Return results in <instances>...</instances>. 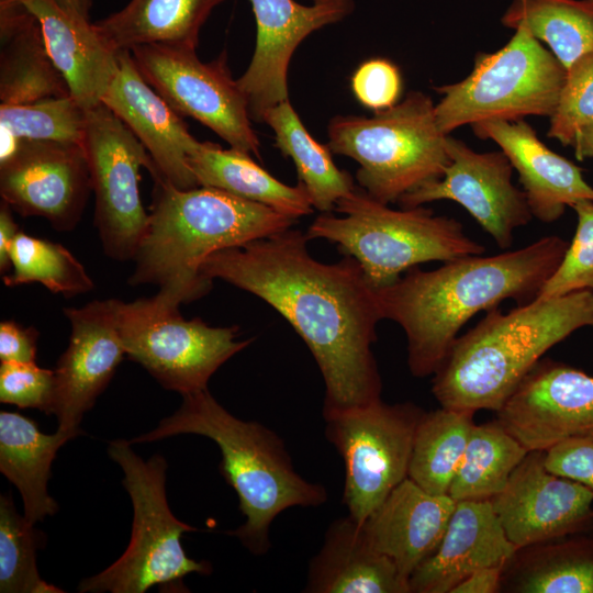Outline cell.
Masks as SVG:
<instances>
[{"instance_id":"cell-4","label":"cell","mask_w":593,"mask_h":593,"mask_svg":"<svg viewBox=\"0 0 593 593\" xmlns=\"http://www.w3.org/2000/svg\"><path fill=\"white\" fill-rule=\"evenodd\" d=\"M593 327V291L535 299L507 313L499 307L458 336L433 374L440 406L497 412L555 345Z\"/></svg>"},{"instance_id":"cell-43","label":"cell","mask_w":593,"mask_h":593,"mask_svg":"<svg viewBox=\"0 0 593 593\" xmlns=\"http://www.w3.org/2000/svg\"><path fill=\"white\" fill-rule=\"evenodd\" d=\"M38 332L34 327H23L14 321L0 324L1 362H34Z\"/></svg>"},{"instance_id":"cell-3","label":"cell","mask_w":593,"mask_h":593,"mask_svg":"<svg viewBox=\"0 0 593 593\" xmlns=\"http://www.w3.org/2000/svg\"><path fill=\"white\" fill-rule=\"evenodd\" d=\"M294 223L293 217L224 190H180L155 182L148 226L128 282L157 284L158 296L180 306L211 289L212 280L201 272L210 255L283 232Z\"/></svg>"},{"instance_id":"cell-16","label":"cell","mask_w":593,"mask_h":593,"mask_svg":"<svg viewBox=\"0 0 593 593\" xmlns=\"http://www.w3.org/2000/svg\"><path fill=\"white\" fill-rule=\"evenodd\" d=\"M91 181L80 144L21 139L18 150L0 164V194L23 216L46 219L70 231L81 219Z\"/></svg>"},{"instance_id":"cell-39","label":"cell","mask_w":593,"mask_h":593,"mask_svg":"<svg viewBox=\"0 0 593 593\" xmlns=\"http://www.w3.org/2000/svg\"><path fill=\"white\" fill-rule=\"evenodd\" d=\"M593 125V54L575 60L568 69L547 135L573 146L577 135Z\"/></svg>"},{"instance_id":"cell-12","label":"cell","mask_w":593,"mask_h":593,"mask_svg":"<svg viewBox=\"0 0 593 593\" xmlns=\"http://www.w3.org/2000/svg\"><path fill=\"white\" fill-rule=\"evenodd\" d=\"M81 146L102 248L115 260L134 259L149 221L139 195L141 168H146L155 182L164 180L143 144L103 102L86 110Z\"/></svg>"},{"instance_id":"cell-7","label":"cell","mask_w":593,"mask_h":593,"mask_svg":"<svg viewBox=\"0 0 593 593\" xmlns=\"http://www.w3.org/2000/svg\"><path fill=\"white\" fill-rule=\"evenodd\" d=\"M447 135L438 127L430 97L412 91L371 118H333L327 146L359 163V186L389 204L443 176L449 164Z\"/></svg>"},{"instance_id":"cell-29","label":"cell","mask_w":593,"mask_h":593,"mask_svg":"<svg viewBox=\"0 0 593 593\" xmlns=\"http://www.w3.org/2000/svg\"><path fill=\"white\" fill-rule=\"evenodd\" d=\"M188 163L200 187L224 190L295 220L313 211L310 195L301 183L284 184L255 163L248 153L203 142Z\"/></svg>"},{"instance_id":"cell-6","label":"cell","mask_w":593,"mask_h":593,"mask_svg":"<svg viewBox=\"0 0 593 593\" xmlns=\"http://www.w3.org/2000/svg\"><path fill=\"white\" fill-rule=\"evenodd\" d=\"M335 210L343 216L324 212L313 221L306 236L337 244L345 256L358 261L374 290L393 284L416 265L485 251L465 233L459 221L435 215L423 205L394 210L355 189L337 201Z\"/></svg>"},{"instance_id":"cell-9","label":"cell","mask_w":593,"mask_h":593,"mask_svg":"<svg viewBox=\"0 0 593 593\" xmlns=\"http://www.w3.org/2000/svg\"><path fill=\"white\" fill-rule=\"evenodd\" d=\"M494 53L475 56L461 81L435 87L443 94L435 105L445 134L483 121H517L553 113L567 70L523 25Z\"/></svg>"},{"instance_id":"cell-24","label":"cell","mask_w":593,"mask_h":593,"mask_svg":"<svg viewBox=\"0 0 593 593\" xmlns=\"http://www.w3.org/2000/svg\"><path fill=\"white\" fill-rule=\"evenodd\" d=\"M40 23L46 48L65 78L70 96L89 110L102 98L119 69V52L94 23L66 11L56 0H16Z\"/></svg>"},{"instance_id":"cell-40","label":"cell","mask_w":593,"mask_h":593,"mask_svg":"<svg viewBox=\"0 0 593 593\" xmlns=\"http://www.w3.org/2000/svg\"><path fill=\"white\" fill-rule=\"evenodd\" d=\"M54 370L34 362H1L0 402L21 409H37L52 414L54 400Z\"/></svg>"},{"instance_id":"cell-2","label":"cell","mask_w":593,"mask_h":593,"mask_svg":"<svg viewBox=\"0 0 593 593\" xmlns=\"http://www.w3.org/2000/svg\"><path fill=\"white\" fill-rule=\"evenodd\" d=\"M569 242L548 235L519 249L471 255L424 271L412 268L376 290L382 320L399 324L407 340V366L416 378L433 376L462 326L505 301L535 300L559 266Z\"/></svg>"},{"instance_id":"cell-5","label":"cell","mask_w":593,"mask_h":593,"mask_svg":"<svg viewBox=\"0 0 593 593\" xmlns=\"http://www.w3.org/2000/svg\"><path fill=\"white\" fill-rule=\"evenodd\" d=\"M180 434L213 440L220 448V471L235 490L245 523L226 532L253 555L269 551L270 526L283 511L316 507L327 501L321 483L304 479L294 468L282 438L255 421H244L222 406L209 389L182 395L179 409L153 430L132 440L148 443Z\"/></svg>"},{"instance_id":"cell-44","label":"cell","mask_w":593,"mask_h":593,"mask_svg":"<svg viewBox=\"0 0 593 593\" xmlns=\"http://www.w3.org/2000/svg\"><path fill=\"white\" fill-rule=\"evenodd\" d=\"M504 567H488L467 575L451 593H497L501 592Z\"/></svg>"},{"instance_id":"cell-41","label":"cell","mask_w":593,"mask_h":593,"mask_svg":"<svg viewBox=\"0 0 593 593\" xmlns=\"http://www.w3.org/2000/svg\"><path fill=\"white\" fill-rule=\"evenodd\" d=\"M356 99L366 108L380 112L395 105L402 92L399 68L384 58L362 63L351 77Z\"/></svg>"},{"instance_id":"cell-15","label":"cell","mask_w":593,"mask_h":593,"mask_svg":"<svg viewBox=\"0 0 593 593\" xmlns=\"http://www.w3.org/2000/svg\"><path fill=\"white\" fill-rule=\"evenodd\" d=\"M544 456L528 451L490 501L517 549L593 530V491L550 472Z\"/></svg>"},{"instance_id":"cell-1","label":"cell","mask_w":593,"mask_h":593,"mask_svg":"<svg viewBox=\"0 0 593 593\" xmlns=\"http://www.w3.org/2000/svg\"><path fill=\"white\" fill-rule=\"evenodd\" d=\"M306 234L286 230L210 255L201 272L248 291L281 314L312 353L325 384L323 411L381 400L372 345L382 320L358 261L314 259Z\"/></svg>"},{"instance_id":"cell-42","label":"cell","mask_w":593,"mask_h":593,"mask_svg":"<svg viewBox=\"0 0 593 593\" xmlns=\"http://www.w3.org/2000/svg\"><path fill=\"white\" fill-rule=\"evenodd\" d=\"M546 468L593 491V436L562 440L544 451Z\"/></svg>"},{"instance_id":"cell-38","label":"cell","mask_w":593,"mask_h":593,"mask_svg":"<svg viewBox=\"0 0 593 593\" xmlns=\"http://www.w3.org/2000/svg\"><path fill=\"white\" fill-rule=\"evenodd\" d=\"M577 227L571 243L536 299L562 296L577 291H593V201L573 204Z\"/></svg>"},{"instance_id":"cell-11","label":"cell","mask_w":593,"mask_h":593,"mask_svg":"<svg viewBox=\"0 0 593 593\" xmlns=\"http://www.w3.org/2000/svg\"><path fill=\"white\" fill-rule=\"evenodd\" d=\"M425 411L382 400L323 411L325 436L345 466L343 503L362 524L409 474L417 424Z\"/></svg>"},{"instance_id":"cell-36","label":"cell","mask_w":593,"mask_h":593,"mask_svg":"<svg viewBox=\"0 0 593 593\" xmlns=\"http://www.w3.org/2000/svg\"><path fill=\"white\" fill-rule=\"evenodd\" d=\"M21 516L14 503L0 497V592L1 593H64L47 583L38 573L36 550L41 533Z\"/></svg>"},{"instance_id":"cell-30","label":"cell","mask_w":593,"mask_h":593,"mask_svg":"<svg viewBox=\"0 0 593 593\" xmlns=\"http://www.w3.org/2000/svg\"><path fill=\"white\" fill-rule=\"evenodd\" d=\"M586 534L517 549L503 569L501 592L593 593V536Z\"/></svg>"},{"instance_id":"cell-17","label":"cell","mask_w":593,"mask_h":593,"mask_svg":"<svg viewBox=\"0 0 593 593\" xmlns=\"http://www.w3.org/2000/svg\"><path fill=\"white\" fill-rule=\"evenodd\" d=\"M496 419L528 451L592 437L593 376L540 359L496 412Z\"/></svg>"},{"instance_id":"cell-23","label":"cell","mask_w":593,"mask_h":593,"mask_svg":"<svg viewBox=\"0 0 593 593\" xmlns=\"http://www.w3.org/2000/svg\"><path fill=\"white\" fill-rule=\"evenodd\" d=\"M456 501L427 492L410 478L395 486L362 523L372 547L389 557L407 581L438 547Z\"/></svg>"},{"instance_id":"cell-48","label":"cell","mask_w":593,"mask_h":593,"mask_svg":"<svg viewBox=\"0 0 593 593\" xmlns=\"http://www.w3.org/2000/svg\"><path fill=\"white\" fill-rule=\"evenodd\" d=\"M69 13L88 20L92 0H56Z\"/></svg>"},{"instance_id":"cell-14","label":"cell","mask_w":593,"mask_h":593,"mask_svg":"<svg viewBox=\"0 0 593 593\" xmlns=\"http://www.w3.org/2000/svg\"><path fill=\"white\" fill-rule=\"evenodd\" d=\"M449 164L443 176L405 193L402 208L439 200L460 204L501 249L512 246L514 232L533 214L526 194L512 181L513 166L501 152L479 153L447 135Z\"/></svg>"},{"instance_id":"cell-33","label":"cell","mask_w":593,"mask_h":593,"mask_svg":"<svg viewBox=\"0 0 593 593\" xmlns=\"http://www.w3.org/2000/svg\"><path fill=\"white\" fill-rule=\"evenodd\" d=\"M501 23L525 26L566 70L593 54V0H512Z\"/></svg>"},{"instance_id":"cell-31","label":"cell","mask_w":593,"mask_h":593,"mask_svg":"<svg viewBox=\"0 0 593 593\" xmlns=\"http://www.w3.org/2000/svg\"><path fill=\"white\" fill-rule=\"evenodd\" d=\"M262 122L273 130L280 152L293 160L299 183L307 191L313 208L331 212L339 199L356 189L351 176L337 168L328 146L312 137L289 100L269 108Z\"/></svg>"},{"instance_id":"cell-27","label":"cell","mask_w":593,"mask_h":593,"mask_svg":"<svg viewBox=\"0 0 593 593\" xmlns=\"http://www.w3.org/2000/svg\"><path fill=\"white\" fill-rule=\"evenodd\" d=\"M70 439L60 430L42 433L33 419L16 412H0V471L19 490L32 524L58 511L47 483L58 449Z\"/></svg>"},{"instance_id":"cell-28","label":"cell","mask_w":593,"mask_h":593,"mask_svg":"<svg viewBox=\"0 0 593 593\" xmlns=\"http://www.w3.org/2000/svg\"><path fill=\"white\" fill-rule=\"evenodd\" d=\"M224 1L131 0L94 25L115 52L146 44L195 49L202 25L212 10Z\"/></svg>"},{"instance_id":"cell-19","label":"cell","mask_w":593,"mask_h":593,"mask_svg":"<svg viewBox=\"0 0 593 593\" xmlns=\"http://www.w3.org/2000/svg\"><path fill=\"white\" fill-rule=\"evenodd\" d=\"M257 25L256 47L247 70L237 79L251 120L286 100L288 67L299 44L312 32L342 21L355 8L353 0H249Z\"/></svg>"},{"instance_id":"cell-37","label":"cell","mask_w":593,"mask_h":593,"mask_svg":"<svg viewBox=\"0 0 593 593\" xmlns=\"http://www.w3.org/2000/svg\"><path fill=\"white\" fill-rule=\"evenodd\" d=\"M0 126L20 139L82 144L86 110L71 97L0 104Z\"/></svg>"},{"instance_id":"cell-25","label":"cell","mask_w":593,"mask_h":593,"mask_svg":"<svg viewBox=\"0 0 593 593\" xmlns=\"http://www.w3.org/2000/svg\"><path fill=\"white\" fill-rule=\"evenodd\" d=\"M306 593H410L394 562L351 516L335 519L307 570Z\"/></svg>"},{"instance_id":"cell-20","label":"cell","mask_w":593,"mask_h":593,"mask_svg":"<svg viewBox=\"0 0 593 593\" xmlns=\"http://www.w3.org/2000/svg\"><path fill=\"white\" fill-rule=\"evenodd\" d=\"M143 144L161 180L177 189L200 187L188 159L202 142L142 77L130 51L119 52V69L102 98Z\"/></svg>"},{"instance_id":"cell-13","label":"cell","mask_w":593,"mask_h":593,"mask_svg":"<svg viewBox=\"0 0 593 593\" xmlns=\"http://www.w3.org/2000/svg\"><path fill=\"white\" fill-rule=\"evenodd\" d=\"M145 81L179 114L215 132L232 148L260 156L247 99L234 80L223 53L201 61L195 49L146 44L130 51Z\"/></svg>"},{"instance_id":"cell-47","label":"cell","mask_w":593,"mask_h":593,"mask_svg":"<svg viewBox=\"0 0 593 593\" xmlns=\"http://www.w3.org/2000/svg\"><path fill=\"white\" fill-rule=\"evenodd\" d=\"M20 138L12 134L8 128L1 126L0 164L14 155L20 146Z\"/></svg>"},{"instance_id":"cell-22","label":"cell","mask_w":593,"mask_h":593,"mask_svg":"<svg viewBox=\"0 0 593 593\" xmlns=\"http://www.w3.org/2000/svg\"><path fill=\"white\" fill-rule=\"evenodd\" d=\"M516 550L490 501L456 502L437 549L410 577V593H451L479 569L505 567Z\"/></svg>"},{"instance_id":"cell-21","label":"cell","mask_w":593,"mask_h":593,"mask_svg":"<svg viewBox=\"0 0 593 593\" xmlns=\"http://www.w3.org/2000/svg\"><path fill=\"white\" fill-rule=\"evenodd\" d=\"M473 133L491 139L517 171L533 217L544 223L559 220L567 206L593 201V187L583 169L548 148L524 120L483 121L472 125Z\"/></svg>"},{"instance_id":"cell-45","label":"cell","mask_w":593,"mask_h":593,"mask_svg":"<svg viewBox=\"0 0 593 593\" xmlns=\"http://www.w3.org/2000/svg\"><path fill=\"white\" fill-rule=\"evenodd\" d=\"M11 208L2 201L0 208V271L5 272L11 267L10 247L21 231L11 214Z\"/></svg>"},{"instance_id":"cell-26","label":"cell","mask_w":593,"mask_h":593,"mask_svg":"<svg viewBox=\"0 0 593 593\" xmlns=\"http://www.w3.org/2000/svg\"><path fill=\"white\" fill-rule=\"evenodd\" d=\"M0 42L1 104L70 96L48 54L40 23L16 0H0Z\"/></svg>"},{"instance_id":"cell-10","label":"cell","mask_w":593,"mask_h":593,"mask_svg":"<svg viewBox=\"0 0 593 593\" xmlns=\"http://www.w3.org/2000/svg\"><path fill=\"white\" fill-rule=\"evenodd\" d=\"M118 327L125 355L165 389L181 395L208 388L212 374L253 339L237 340V327L184 320L179 306L155 294L118 300Z\"/></svg>"},{"instance_id":"cell-32","label":"cell","mask_w":593,"mask_h":593,"mask_svg":"<svg viewBox=\"0 0 593 593\" xmlns=\"http://www.w3.org/2000/svg\"><path fill=\"white\" fill-rule=\"evenodd\" d=\"M474 414L443 406L424 412L415 430L407 478L427 492L448 494Z\"/></svg>"},{"instance_id":"cell-18","label":"cell","mask_w":593,"mask_h":593,"mask_svg":"<svg viewBox=\"0 0 593 593\" xmlns=\"http://www.w3.org/2000/svg\"><path fill=\"white\" fill-rule=\"evenodd\" d=\"M71 325L69 344L55 374L52 414L72 438L79 424L111 381L125 349L118 327V300H97L64 310Z\"/></svg>"},{"instance_id":"cell-34","label":"cell","mask_w":593,"mask_h":593,"mask_svg":"<svg viewBox=\"0 0 593 593\" xmlns=\"http://www.w3.org/2000/svg\"><path fill=\"white\" fill-rule=\"evenodd\" d=\"M528 450L497 421L474 425L449 488L456 501H491L507 484Z\"/></svg>"},{"instance_id":"cell-35","label":"cell","mask_w":593,"mask_h":593,"mask_svg":"<svg viewBox=\"0 0 593 593\" xmlns=\"http://www.w3.org/2000/svg\"><path fill=\"white\" fill-rule=\"evenodd\" d=\"M9 255L12 272L2 278L7 287L38 282L65 296L85 293L94 287L80 261L58 243L20 231Z\"/></svg>"},{"instance_id":"cell-8","label":"cell","mask_w":593,"mask_h":593,"mask_svg":"<svg viewBox=\"0 0 593 593\" xmlns=\"http://www.w3.org/2000/svg\"><path fill=\"white\" fill-rule=\"evenodd\" d=\"M108 452L124 472L122 483L134 511L132 536L124 553L82 580L78 592L144 593L154 585L164 592H188L183 578L209 574L212 566L189 558L182 548V535L197 528L179 521L168 506L165 458L154 455L144 461L125 439L110 441Z\"/></svg>"},{"instance_id":"cell-46","label":"cell","mask_w":593,"mask_h":593,"mask_svg":"<svg viewBox=\"0 0 593 593\" xmlns=\"http://www.w3.org/2000/svg\"><path fill=\"white\" fill-rule=\"evenodd\" d=\"M573 148L579 160L593 157V125L585 127L577 135Z\"/></svg>"}]
</instances>
